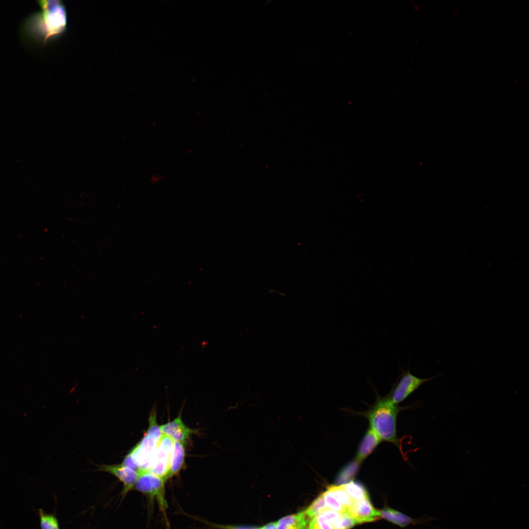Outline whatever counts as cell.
<instances>
[{
	"label": "cell",
	"instance_id": "cell-5",
	"mask_svg": "<svg viewBox=\"0 0 529 529\" xmlns=\"http://www.w3.org/2000/svg\"><path fill=\"white\" fill-rule=\"evenodd\" d=\"M439 375L429 378H421L412 374L409 369H402L394 387L388 395L390 400L394 404H399L424 383L432 381Z\"/></svg>",
	"mask_w": 529,
	"mask_h": 529
},
{
	"label": "cell",
	"instance_id": "cell-22",
	"mask_svg": "<svg viewBox=\"0 0 529 529\" xmlns=\"http://www.w3.org/2000/svg\"><path fill=\"white\" fill-rule=\"evenodd\" d=\"M195 519L200 521L207 525L210 529H262V527H258L248 526H240L234 525H225L210 523L200 518H195Z\"/></svg>",
	"mask_w": 529,
	"mask_h": 529
},
{
	"label": "cell",
	"instance_id": "cell-18",
	"mask_svg": "<svg viewBox=\"0 0 529 529\" xmlns=\"http://www.w3.org/2000/svg\"><path fill=\"white\" fill-rule=\"evenodd\" d=\"M360 463L356 460L349 463L340 471L337 479V483L340 485L348 482L355 476Z\"/></svg>",
	"mask_w": 529,
	"mask_h": 529
},
{
	"label": "cell",
	"instance_id": "cell-4",
	"mask_svg": "<svg viewBox=\"0 0 529 529\" xmlns=\"http://www.w3.org/2000/svg\"><path fill=\"white\" fill-rule=\"evenodd\" d=\"M139 473L134 489L144 495L149 505L154 502H157L159 510L168 524L166 510L168 505L165 497L166 481L147 471H140Z\"/></svg>",
	"mask_w": 529,
	"mask_h": 529
},
{
	"label": "cell",
	"instance_id": "cell-6",
	"mask_svg": "<svg viewBox=\"0 0 529 529\" xmlns=\"http://www.w3.org/2000/svg\"><path fill=\"white\" fill-rule=\"evenodd\" d=\"M174 441L163 434L148 471L165 481L168 479Z\"/></svg>",
	"mask_w": 529,
	"mask_h": 529
},
{
	"label": "cell",
	"instance_id": "cell-16",
	"mask_svg": "<svg viewBox=\"0 0 529 529\" xmlns=\"http://www.w3.org/2000/svg\"><path fill=\"white\" fill-rule=\"evenodd\" d=\"M328 509L325 504L323 496L322 494H321L307 509L304 510V512L306 516L310 522L315 517Z\"/></svg>",
	"mask_w": 529,
	"mask_h": 529
},
{
	"label": "cell",
	"instance_id": "cell-11",
	"mask_svg": "<svg viewBox=\"0 0 529 529\" xmlns=\"http://www.w3.org/2000/svg\"><path fill=\"white\" fill-rule=\"evenodd\" d=\"M310 521L304 510L281 518L277 522V529H308Z\"/></svg>",
	"mask_w": 529,
	"mask_h": 529
},
{
	"label": "cell",
	"instance_id": "cell-1",
	"mask_svg": "<svg viewBox=\"0 0 529 529\" xmlns=\"http://www.w3.org/2000/svg\"><path fill=\"white\" fill-rule=\"evenodd\" d=\"M38 4L41 11L27 18L23 30L31 39L45 44L66 31L67 11L63 2L59 0H40Z\"/></svg>",
	"mask_w": 529,
	"mask_h": 529
},
{
	"label": "cell",
	"instance_id": "cell-2",
	"mask_svg": "<svg viewBox=\"0 0 529 529\" xmlns=\"http://www.w3.org/2000/svg\"><path fill=\"white\" fill-rule=\"evenodd\" d=\"M155 411L149 419V428L142 439L127 455L122 464L138 472L148 471L163 435L156 421Z\"/></svg>",
	"mask_w": 529,
	"mask_h": 529
},
{
	"label": "cell",
	"instance_id": "cell-15",
	"mask_svg": "<svg viewBox=\"0 0 529 529\" xmlns=\"http://www.w3.org/2000/svg\"><path fill=\"white\" fill-rule=\"evenodd\" d=\"M341 485L354 502L369 498L364 487L358 482L351 481Z\"/></svg>",
	"mask_w": 529,
	"mask_h": 529
},
{
	"label": "cell",
	"instance_id": "cell-21",
	"mask_svg": "<svg viewBox=\"0 0 529 529\" xmlns=\"http://www.w3.org/2000/svg\"><path fill=\"white\" fill-rule=\"evenodd\" d=\"M322 494L323 496L325 504L329 510L339 513L347 511V509L344 508L336 499L331 492L328 489Z\"/></svg>",
	"mask_w": 529,
	"mask_h": 529
},
{
	"label": "cell",
	"instance_id": "cell-19",
	"mask_svg": "<svg viewBox=\"0 0 529 529\" xmlns=\"http://www.w3.org/2000/svg\"><path fill=\"white\" fill-rule=\"evenodd\" d=\"M41 529H60L58 520L53 513H48L42 508L38 509Z\"/></svg>",
	"mask_w": 529,
	"mask_h": 529
},
{
	"label": "cell",
	"instance_id": "cell-13",
	"mask_svg": "<svg viewBox=\"0 0 529 529\" xmlns=\"http://www.w3.org/2000/svg\"><path fill=\"white\" fill-rule=\"evenodd\" d=\"M185 457V451L184 444L174 441L168 479L174 476L180 472L184 465Z\"/></svg>",
	"mask_w": 529,
	"mask_h": 529
},
{
	"label": "cell",
	"instance_id": "cell-12",
	"mask_svg": "<svg viewBox=\"0 0 529 529\" xmlns=\"http://www.w3.org/2000/svg\"><path fill=\"white\" fill-rule=\"evenodd\" d=\"M341 513L327 510L313 519L309 523L308 529H334L333 524Z\"/></svg>",
	"mask_w": 529,
	"mask_h": 529
},
{
	"label": "cell",
	"instance_id": "cell-3",
	"mask_svg": "<svg viewBox=\"0 0 529 529\" xmlns=\"http://www.w3.org/2000/svg\"><path fill=\"white\" fill-rule=\"evenodd\" d=\"M399 409L390 399L389 396L380 398L366 413L369 427L381 441L398 444L396 433V418Z\"/></svg>",
	"mask_w": 529,
	"mask_h": 529
},
{
	"label": "cell",
	"instance_id": "cell-7",
	"mask_svg": "<svg viewBox=\"0 0 529 529\" xmlns=\"http://www.w3.org/2000/svg\"><path fill=\"white\" fill-rule=\"evenodd\" d=\"M97 471L109 473L116 477L123 484L121 498L123 499L127 494L134 489L139 476V472L122 463L99 465Z\"/></svg>",
	"mask_w": 529,
	"mask_h": 529
},
{
	"label": "cell",
	"instance_id": "cell-20",
	"mask_svg": "<svg viewBox=\"0 0 529 529\" xmlns=\"http://www.w3.org/2000/svg\"><path fill=\"white\" fill-rule=\"evenodd\" d=\"M356 523L354 519L347 512H341L340 515L333 524L334 529H350Z\"/></svg>",
	"mask_w": 529,
	"mask_h": 529
},
{
	"label": "cell",
	"instance_id": "cell-23",
	"mask_svg": "<svg viewBox=\"0 0 529 529\" xmlns=\"http://www.w3.org/2000/svg\"><path fill=\"white\" fill-rule=\"evenodd\" d=\"M262 529H277V522L269 523L263 527Z\"/></svg>",
	"mask_w": 529,
	"mask_h": 529
},
{
	"label": "cell",
	"instance_id": "cell-8",
	"mask_svg": "<svg viewBox=\"0 0 529 529\" xmlns=\"http://www.w3.org/2000/svg\"><path fill=\"white\" fill-rule=\"evenodd\" d=\"M162 433L174 441H177L184 444L190 439L191 435L196 433L197 431L191 429L183 422L181 416L179 415L171 421L160 426Z\"/></svg>",
	"mask_w": 529,
	"mask_h": 529
},
{
	"label": "cell",
	"instance_id": "cell-9",
	"mask_svg": "<svg viewBox=\"0 0 529 529\" xmlns=\"http://www.w3.org/2000/svg\"><path fill=\"white\" fill-rule=\"evenodd\" d=\"M347 512L357 524L372 522L381 517L380 511L373 507L369 498L354 502L347 508Z\"/></svg>",
	"mask_w": 529,
	"mask_h": 529
},
{
	"label": "cell",
	"instance_id": "cell-17",
	"mask_svg": "<svg viewBox=\"0 0 529 529\" xmlns=\"http://www.w3.org/2000/svg\"><path fill=\"white\" fill-rule=\"evenodd\" d=\"M327 489L336 499L347 510L353 504L354 501L345 490L342 485H331Z\"/></svg>",
	"mask_w": 529,
	"mask_h": 529
},
{
	"label": "cell",
	"instance_id": "cell-10",
	"mask_svg": "<svg viewBox=\"0 0 529 529\" xmlns=\"http://www.w3.org/2000/svg\"><path fill=\"white\" fill-rule=\"evenodd\" d=\"M381 441L380 438L369 427L360 444L355 460L359 463L363 461L372 453Z\"/></svg>",
	"mask_w": 529,
	"mask_h": 529
},
{
	"label": "cell",
	"instance_id": "cell-14",
	"mask_svg": "<svg viewBox=\"0 0 529 529\" xmlns=\"http://www.w3.org/2000/svg\"><path fill=\"white\" fill-rule=\"evenodd\" d=\"M379 511L381 517L401 527L406 526L412 522H415V520L410 517L389 507L385 508Z\"/></svg>",
	"mask_w": 529,
	"mask_h": 529
}]
</instances>
